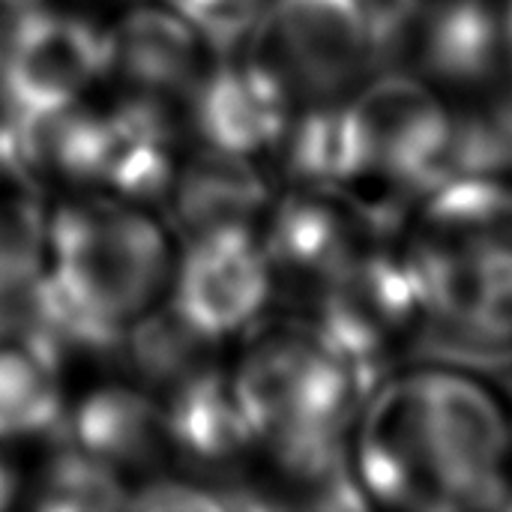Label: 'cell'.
<instances>
[{
    "label": "cell",
    "instance_id": "obj_1",
    "mask_svg": "<svg viewBox=\"0 0 512 512\" xmlns=\"http://www.w3.org/2000/svg\"><path fill=\"white\" fill-rule=\"evenodd\" d=\"M363 498L417 512L512 507V411L459 363L390 375L348 438Z\"/></svg>",
    "mask_w": 512,
    "mask_h": 512
},
{
    "label": "cell",
    "instance_id": "obj_2",
    "mask_svg": "<svg viewBox=\"0 0 512 512\" xmlns=\"http://www.w3.org/2000/svg\"><path fill=\"white\" fill-rule=\"evenodd\" d=\"M405 258L423 297L420 333L483 363L512 351V183L453 177L417 207Z\"/></svg>",
    "mask_w": 512,
    "mask_h": 512
},
{
    "label": "cell",
    "instance_id": "obj_3",
    "mask_svg": "<svg viewBox=\"0 0 512 512\" xmlns=\"http://www.w3.org/2000/svg\"><path fill=\"white\" fill-rule=\"evenodd\" d=\"M237 66L279 120L327 114L378 72V33L363 0H267Z\"/></svg>",
    "mask_w": 512,
    "mask_h": 512
},
{
    "label": "cell",
    "instance_id": "obj_4",
    "mask_svg": "<svg viewBox=\"0 0 512 512\" xmlns=\"http://www.w3.org/2000/svg\"><path fill=\"white\" fill-rule=\"evenodd\" d=\"M456 114L426 81L390 69L372 75L342 108L339 186L396 222L450 180Z\"/></svg>",
    "mask_w": 512,
    "mask_h": 512
},
{
    "label": "cell",
    "instance_id": "obj_5",
    "mask_svg": "<svg viewBox=\"0 0 512 512\" xmlns=\"http://www.w3.org/2000/svg\"><path fill=\"white\" fill-rule=\"evenodd\" d=\"M54 285L90 321L126 333L171 279L165 234L117 201H78L57 210L51 228Z\"/></svg>",
    "mask_w": 512,
    "mask_h": 512
},
{
    "label": "cell",
    "instance_id": "obj_6",
    "mask_svg": "<svg viewBox=\"0 0 512 512\" xmlns=\"http://www.w3.org/2000/svg\"><path fill=\"white\" fill-rule=\"evenodd\" d=\"M378 48L381 63L390 60L438 93L480 96L510 72L504 9L492 0H405Z\"/></svg>",
    "mask_w": 512,
    "mask_h": 512
},
{
    "label": "cell",
    "instance_id": "obj_7",
    "mask_svg": "<svg viewBox=\"0 0 512 512\" xmlns=\"http://www.w3.org/2000/svg\"><path fill=\"white\" fill-rule=\"evenodd\" d=\"M108 72V33L90 18L30 6L12 12L0 51V108L39 114L75 105Z\"/></svg>",
    "mask_w": 512,
    "mask_h": 512
},
{
    "label": "cell",
    "instance_id": "obj_8",
    "mask_svg": "<svg viewBox=\"0 0 512 512\" xmlns=\"http://www.w3.org/2000/svg\"><path fill=\"white\" fill-rule=\"evenodd\" d=\"M273 300L264 243L255 228L186 240L171 306L201 333L225 339L261 321Z\"/></svg>",
    "mask_w": 512,
    "mask_h": 512
},
{
    "label": "cell",
    "instance_id": "obj_9",
    "mask_svg": "<svg viewBox=\"0 0 512 512\" xmlns=\"http://www.w3.org/2000/svg\"><path fill=\"white\" fill-rule=\"evenodd\" d=\"M225 54L177 9H135L108 33V72L129 93L177 108L183 123L195 90Z\"/></svg>",
    "mask_w": 512,
    "mask_h": 512
},
{
    "label": "cell",
    "instance_id": "obj_10",
    "mask_svg": "<svg viewBox=\"0 0 512 512\" xmlns=\"http://www.w3.org/2000/svg\"><path fill=\"white\" fill-rule=\"evenodd\" d=\"M171 222L183 240L213 231L255 228L267 213V177L258 159L201 147L171 180Z\"/></svg>",
    "mask_w": 512,
    "mask_h": 512
},
{
    "label": "cell",
    "instance_id": "obj_11",
    "mask_svg": "<svg viewBox=\"0 0 512 512\" xmlns=\"http://www.w3.org/2000/svg\"><path fill=\"white\" fill-rule=\"evenodd\" d=\"M78 447L111 468H153L171 447L165 411L147 393L126 387L93 390L72 417Z\"/></svg>",
    "mask_w": 512,
    "mask_h": 512
},
{
    "label": "cell",
    "instance_id": "obj_12",
    "mask_svg": "<svg viewBox=\"0 0 512 512\" xmlns=\"http://www.w3.org/2000/svg\"><path fill=\"white\" fill-rule=\"evenodd\" d=\"M222 339H213L195 330L174 306L138 315L132 330L123 336L120 354H126L132 372L162 390L165 396L198 378L207 369H216V348Z\"/></svg>",
    "mask_w": 512,
    "mask_h": 512
},
{
    "label": "cell",
    "instance_id": "obj_13",
    "mask_svg": "<svg viewBox=\"0 0 512 512\" xmlns=\"http://www.w3.org/2000/svg\"><path fill=\"white\" fill-rule=\"evenodd\" d=\"M57 375L24 345H0V438L66 432Z\"/></svg>",
    "mask_w": 512,
    "mask_h": 512
},
{
    "label": "cell",
    "instance_id": "obj_14",
    "mask_svg": "<svg viewBox=\"0 0 512 512\" xmlns=\"http://www.w3.org/2000/svg\"><path fill=\"white\" fill-rule=\"evenodd\" d=\"M456 114L450 180L453 177H501L512 183V81L507 90L489 87L477 102Z\"/></svg>",
    "mask_w": 512,
    "mask_h": 512
},
{
    "label": "cell",
    "instance_id": "obj_15",
    "mask_svg": "<svg viewBox=\"0 0 512 512\" xmlns=\"http://www.w3.org/2000/svg\"><path fill=\"white\" fill-rule=\"evenodd\" d=\"M36 510H114L126 504L117 471L78 444H60L45 462L36 486Z\"/></svg>",
    "mask_w": 512,
    "mask_h": 512
},
{
    "label": "cell",
    "instance_id": "obj_16",
    "mask_svg": "<svg viewBox=\"0 0 512 512\" xmlns=\"http://www.w3.org/2000/svg\"><path fill=\"white\" fill-rule=\"evenodd\" d=\"M48 240L42 210L30 195L0 198V297L30 285L42 270Z\"/></svg>",
    "mask_w": 512,
    "mask_h": 512
},
{
    "label": "cell",
    "instance_id": "obj_17",
    "mask_svg": "<svg viewBox=\"0 0 512 512\" xmlns=\"http://www.w3.org/2000/svg\"><path fill=\"white\" fill-rule=\"evenodd\" d=\"M126 504L135 510H213V507H225V501L216 492L201 489L195 483L168 480V477L144 483Z\"/></svg>",
    "mask_w": 512,
    "mask_h": 512
},
{
    "label": "cell",
    "instance_id": "obj_18",
    "mask_svg": "<svg viewBox=\"0 0 512 512\" xmlns=\"http://www.w3.org/2000/svg\"><path fill=\"white\" fill-rule=\"evenodd\" d=\"M18 495V474L15 468L0 456V510H6Z\"/></svg>",
    "mask_w": 512,
    "mask_h": 512
},
{
    "label": "cell",
    "instance_id": "obj_19",
    "mask_svg": "<svg viewBox=\"0 0 512 512\" xmlns=\"http://www.w3.org/2000/svg\"><path fill=\"white\" fill-rule=\"evenodd\" d=\"M504 45H507V66L512 75V0H507V9H504Z\"/></svg>",
    "mask_w": 512,
    "mask_h": 512
},
{
    "label": "cell",
    "instance_id": "obj_20",
    "mask_svg": "<svg viewBox=\"0 0 512 512\" xmlns=\"http://www.w3.org/2000/svg\"><path fill=\"white\" fill-rule=\"evenodd\" d=\"M45 0H0V6L6 12H21V9H30V6H42Z\"/></svg>",
    "mask_w": 512,
    "mask_h": 512
},
{
    "label": "cell",
    "instance_id": "obj_21",
    "mask_svg": "<svg viewBox=\"0 0 512 512\" xmlns=\"http://www.w3.org/2000/svg\"><path fill=\"white\" fill-rule=\"evenodd\" d=\"M9 18H12V12H6V9L0 6V51H3V39H6V27H9Z\"/></svg>",
    "mask_w": 512,
    "mask_h": 512
},
{
    "label": "cell",
    "instance_id": "obj_22",
    "mask_svg": "<svg viewBox=\"0 0 512 512\" xmlns=\"http://www.w3.org/2000/svg\"><path fill=\"white\" fill-rule=\"evenodd\" d=\"M0 177H6V162H3V147H0Z\"/></svg>",
    "mask_w": 512,
    "mask_h": 512
}]
</instances>
